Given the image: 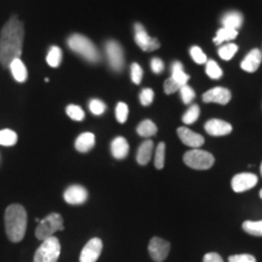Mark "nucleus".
Here are the masks:
<instances>
[{
    "label": "nucleus",
    "instance_id": "f257e3e1",
    "mask_svg": "<svg viewBox=\"0 0 262 262\" xmlns=\"http://www.w3.org/2000/svg\"><path fill=\"white\" fill-rule=\"evenodd\" d=\"M25 39V27L14 16L4 25L0 32V63L9 67L10 63L22 55Z\"/></svg>",
    "mask_w": 262,
    "mask_h": 262
},
{
    "label": "nucleus",
    "instance_id": "f03ea898",
    "mask_svg": "<svg viewBox=\"0 0 262 262\" xmlns=\"http://www.w3.org/2000/svg\"><path fill=\"white\" fill-rule=\"evenodd\" d=\"M5 231L12 243H18L25 238L27 229V211L22 205L11 204L5 210Z\"/></svg>",
    "mask_w": 262,
    "mask_h": 262
},
{
    "label": "nucleus",
    "instance_id": "7ed1b4c3",
    "mask_svg": "<svg viewBox=\"0 0 262 262\" xmlns=\"http://www.w3.org/2000/svg\"><path fill=\"white\" fill-rule=\"evenodd\" d=\"M67 44L72 51H74L75 54H78L79 56L85 58L88 62L97 63V62L101 60V55L100 52H98L97 48L95 47L94 42L91 41L89 38L85 37V35H71V37L68 38Z\"/></svg>",
    "mask_w": 262,
    "mask_h": 262
},
{
    "label": "nucleus",
    "instance_id": "20e7f679",
    "mask_svg": "<svg viewBox=\"0 0 262 262\" xmlns=\"http://www.w3.org/2000/svg\"><path fill=\"white\" fill-rule=\"evenodd\" d=\"M63 219L60 214L57 212H51L50 215H48L47 217L42 219L41 221H39V225L37 229H35V237L39 241L44 242L45 239L50 238L54 235L55 232L57 231H63Z\"/></svg>",
    "mask_w": 262,
    "mask_h": 262
},
{
    "label": "nucleus",
    "instance_id": "39448f33",
    "mask_svg": "<svg viewBox=\"0 0 262 262\" xmlns=\"http://www.w3.org/2000/svg\"><path fill=\"white\" fill-rule=\"evenodd\" d=\"M61 254V244L56 237L45 239L37 249L33 262H57Z\"/></svg>",
    "mask_w": 262,
    "mask_h": 262
},
{
    "label": "nucleus",
    "instance_id": "423d86ee",
    "mask_svg": "<svg viewBox=\"0 0 262 262\" xmlns=\"http://www.w3.org/2000/svg\"><path fill=\"white\" fill-rule=\"evenodd\" d=\"M183 162L192 169L208 170L214 165L215 158L211 153L206 152V150L193 148L183 156Z\"/></svg>",
    "mask_w": 262,
    "mask_h": 262
},
{
    "label": "nucleus",
    "instance_id": "0eeeda50",
    "mask_svg": "<svg viewBox=\"0 0 262 262\" xmlns=\"http://www.w3.org/2000/svg\"><path fill=\"white\" fill-rule=\"evenodd\" d=\"M106 55L111 68L114 72H122L125 66L122 45L116 40H108L106 42Z\"/></svg>",
    "mask_w": 262,
    "mask_h": 262
},
{
    "label": "nucleus",
    "instance_id": "6e6552de",
    "mask_svg": "<svg viewBox=\"0 0 262 262\" xmlns=\"http://www.w3.org/2000/svg\"><path fill=\"white\" fill-rule=\"evenodd\" d=\"M135 42L143 51H155L160 48L158 39L149 37L145 27L141 24H135Z\"/></svg>",
    "mask_w": 262,
    "mask_h": 262
},
{
    "label": "nucleus",
    "instance_id": "1a4fd4ad",
    "mask_svg": "<svg viewBox=\"0 0 262 262\" xmlns=\"http://www.w3.org/2000/svg\"><path fill=\"white\" fill-rule=\"evenodd\" d=\"M170 251V243L166 242L165 239L159 237H155L150 239L148 245V253L149 256L152 257L153 261L162 262L168 257Z\"/></svg>",
    "mask_w": 262,
    "mask_h": 262
},
{
    "label": "nucleus",
    "instance_id": "9d476101",
    "mask_svg": "<svg viewBox=\"0 0 262 262\" xmlns=\"http://www.w3.org/2000/svg\"><path fill=\"white\" fill-rule=\"evenodd\" d=\"M102 251V241L100 238H93L85 244L80 253L79 262H96Z\"/></svg>",
    "mask_w": 262,
    "mask_h": 262
},
{
    "label": "nucleus",
    "instance_id": "9b49d317",
    "mask_svg": "<svg viewBox=\"0 0 262 262\" xmlns=\"http://www.w3.org/2000/svg\"><path fill=\"white\" fill-rule=\"evenodd\" d=\"M257 183V176L251 172H242L235 175L232 179V188L234 192L242 193L245 191H249L253 187H255Z\"/></svg>",
    "mask_w": 262,
    "mask_h": 262
},
{
    "label": "nucleus",
    "instance_id": "f8f14e48",
    "mask_svg": "<svg viewBox=\"0 0 262 262\" xmlns=\"http://www.w3.org/2000/svg\"><path fill=\"white\" fill-rule=\"evenodd\" d=\"M88 196H89V193H88L86 188H84L80 185L70 186V187L66 189L63 194L66 203L71 205L84 204L88 201Z\"/></svg>",
    "mask_w": 262,
    "mask_h": 262
},
{
    "label": "nucleus",
    "instance_id": "ddd939ff",
    "mask_svg": "<svg viewBox=\"0 0 262 262\" xmlns=\"http://www.w3.org/2000/svg\"><path fill=\"white\" fill-rule=\"evenodd\" d=\"M231 91L226 88H214L203 95V101L205 103H219V104H227L231 101Z\"/></svg>",
    "mask_w": 262,
    "mask_h": 262
},
{
    "label": "nucleus",
    "instance_id": "4468645a",
    "mask_svg": "<svg viewBox=\"0 0 262 262\" xmlns=\"http://www.w3.org/2000/svg\"><path fill=\"white\" fill-rule=\"evenodd\" d=\"M178 135L183 145L192 147V148H199V147L204 145V137L185 126L179 127Z\"/></svg>",
    "mask_w": 262,
    "mask_h": 262
},
{
    "label": "nucleus",
    "instance_id": "2eb2a0df",
    "mask_svg": "<svg viewBox=\"0 0 262 262\" xmlns=\"http://www.w3.org/2000/svg\"><path fill=\"white\" fill-rule=\"evenodd\" d=\"M204 129L211 136H225L232 133L231 124L220 119H210L205 123Z\"/></svg>",
    "mask_w": 262,
    "mask_h": 262
},
{
    "label": "nucleus",
    "instance_id": "dca6fc26",
    "mask_svg": "<svg viewBox=\"0 0 262 262\" xmlns=\"http://www.w3.org/2000/svg\"><path fill=\"white\" fill-rule=\"evenodd\" d=\"M262 61V52L258 49H253L245 58L242 61L241 67L242 70L248 72V73H254L258 70Z\"/></svg>",
    "mask_w": 262,
    "mask_h": 262
},
{
    "label": "nucleus",
    "instance_id": "f3484780",
    "mask_svg": "<svg viewBox=\"0 0 262 262\" xmlns=\"http://www.w3.org/2000/svg\"><path fill=\"white\" fill-rule=\"evenodd\" d=\"M243 22L244 17L239 11H228L221 18V25L224 26V28L234 29V31H238L243 26Z\"/></svg>",
    "mask_w": 262,
    "mask_h": 262
},
{
    "label": "nucleus",
    "instance_id": "a211bd4d",
    "mask_svg": "<svg viewBox=\"0 0 262 262\" xmlns=\"http://www.w3.org/2000/svg\"><path fill=\"white\" fill-rule=\"evenodd\" d=\"M111 152L116 159H124L129 155V143L124 137H116L111 145Z\"/></svg>",
    "mask_w": 262,
    "mask_h": 262
},
{
    "label": "nucleus",
    "instance_id": "6ab92c4d",
    "mask_svg": "<svg viewBox=\"0 0 262 262\" xmlns=\"http://www.w3.org/2000/svg\"><path fill=\"white\" fill-rule=\"evenodd\" d=\"M95 146V135L91 133H83L75 140V149L80 153H86Z\"/></svg>",
    "mask_w": 262,
    "mask_h": 262
},
{
    "label": "nucleus",
    "instance_id": "aec40b11",
    "mask_svg": "<svg viewBox=\"0 0 262 262\" xmlns=\"http://www.w3.org/2000/svg\"><path fill=\"white\" fill-rule=\"evenodd\" d=\"M152 153H153V141L150 140H146L145 142L141 143V146L137 149V155H136V160L140 165H146L148 164V162L152 158Z\"/></svg>",
    "mask_w": 262,
    "mask_h": 262
},
{
    "label": "nucleus",
    "instance_id": "412c9836",
    "mask_svg": "<svg viewBox=\"0 0 262 262\" xmlns=\"http://www.w3.org/2000/svg\"><path fill=\"white\" fill-rule=\"evenodd\" d=\"M9 67L10 70H11V73L14 75L16 81H18V83H25V81L27 80L28 72L25 63L21 61V58H16V60H14L10 63Z\"/></svg>",
    "mask_w": 262,
    "mask_h": 262
},
{
    "label": "nucleus",
    "instance_id": "4be33fe9",
    "mask_svg": "<svg viewBox=\"0 0 262 262\" xmlns=\"http://www.w3.org/2000/svg\"><path fill=\"white\" fill-rule=\"evenodd\" d=\"M171 78L178 83L180 86L187 84L189 75L183 71V66L181 62H173L171 67Z\"/></svg>",
    "mask_w": 262,
    "mask_h": 262
},
{
    "label": "nucleus",
    "instance_id": "5701e85b",
    "mask_svg": "<svg viewBox=\"0 0 262 262\" xmlns=\"http://www.w3.org/2000/svg\"><path fill=\"white\" fill-rule=\"evenodd\" d=\"M238 37V31H234V29L229 28H220L217 32H216V35L214 38V41L216 45H222L226 41L233 40Z\"/></svg>",
    "mask_w": 262,
    "mask_h": 262
},
{
    "label": "nucleus",
    "instance_id": "b1692460",
    "mask_svg": "<svg viewBox=\"0 0 262 262\" xmlns=\"http://www.w3.org/2000/svg\"><path fill=\"white\" fill-rule=\"evenodd\" d=\"M157 131H158V127H157V125L152 120L148 119L141 122L140 125L137 126V134L142 137H147V139L150 136H155Z\"/></svg>",
    "mask_w": 262,
    "mask_h": 262
},
{
    "label": "nucleus",
    "instance_id": "393cba45",
    "mask_svg": "<svg viewBox=\"0 0 262 262\" xmlns=\"http://www.w3.org/2000/svg\"><path fill=\"white\" fill-rule=\"evenodd\" d=\"M62 61V50L58 47H51L48 52L47 62L52 68H57L61 64Z\"/></svg>",
    "mask_w": 262,
    "mask_h": 262
},
{
    "label": "nucleus",
    "instance_id": "a878e982",
    "mask_svg": "<svg viewBox=\"0 0 262 262\" xmlns=\"http://www.w3.org/2000/svg\"><path fill=\"white\" fill-rule=\"evenodd\" d=\"M17 142V134L10 129H4L0 131V145L10 147L15 146Z\"/></svg>",
    "mask_w": 262,
    "mask_h": 262
},
{
    "label": "nucleus",
    "instance_id": "bb28decb",
    "mask_svg": "<svg viewBox=\"0 0 262 262\" xmlns=\"http://www.w3.org/2000/svg\"><path fill=\"white\" fill-rule=\"evenodd\" d=\"M237 51H238V45L228 42V44L221 45V47L219 48V56H220L222 60L229 61L234 56Z\"/></svg>",
    "mask_w": 262,
    "mask_h": 262
},
{
    "label": "nucleus",
    "instance_id": "cd10ccee",
    "mask_svg": "<svg viewBox=\"0 0 262 262\" xmlns=\"http://www.w3.org/2000/svg\"><path fill=\"white\" fill-rule=\"evenodd\" d=\"M243 229L248 234L255 237H262V220L261 221H245Z\"/></svg>",
    "mask_w": 262,
    "mask_h": 262
},
{
    "label": "nucleus",
    "instance_id": "c85d7f7f",
    "mask_svg": "<svg viewBox=\"0 0 262 262\" xmlns=\"http://www.w3.org/2000/svg\"><path fill=\"white\" fill-rule=\"evenodd\" d=\"M199 114H201L199 106H196V104H191L188 110L186 111V113L183 114L182 122L185 124H187V125L188 124H193L195 120H198Z\"/></svg>",
    "mask_w": 262,
    "mask_h": 262
},
{
    "label": "nucleus",
    "instance_id": "c756f323",
    "mask_svg": "<svg viewBox=\"0 0 262 262\" xmlns=\"http://www.w3.org/2000/svg\"><path fill=\"white\" fill-rule=\"evenodd\" d=\"M206 74L211 78V79H220L222 77V70L220 66L216 63L215 61L208 60L206 61V68H205Z\"/></svg>",
    "mask_w": 262,
    "mask_h": 262
},
{
    "label": "nucleus",
    "instance_id": "7c9ffc66",
    "mask_svg": "<svg viewBox=\"0 0 262 262\" xmlns=\"http://www.w3.org/2000/svg\"><path fill=\"white\" fill-rule=\"evenodd\" d=\"M66 113H67V116L70 117L71 119L75 120V122H80V120H83L85 118L84 111L81 110V107L77 106V104H70V106H67V108H66Z\"/></svg>",
    "mask_w": 262,
    "mask_h": 262
},
{
    "label": "nucleus",
    "instance_id": "2f4dec72",
    "mask_svg": "<svg viewBox=\"0 0 262 262\" xmlns=\"http://www.w3.org/2000/svg\"><path fill=\"white\" fill-rule=\"evenodd\" d=\"M165 163V143L160 142L156 149L155 155V166L157 169H163Z\"/></svg>",
    "mask_w": 262,
    "mask_h": 262
},
{
    "label": "nucleus",
    "instance_id": "473e14b6",
    "mask_svg": "<svg viewBox=\"0 0 262 262\" xmlns=\"http://www.w3.org/2000/svg\"><path fill=\"white\" fill-rule=\"evenodd\" d=\"M189 55H191L192 60L195 62V63L198 64H204L206 63V61H208V58H206V55L203 52V50L199 47H192L189 49Z\"/></svg>",
    "mask_w": 262,
    "mask_h": 262
},
{
    "label": "nucleus",
    "instance_id": "72a5a7b5",
    "mask_svg": "<svg viewBox=\"0 0 262 262\" xmlns=\"http://www.w3.org/2000/svg\"><path fill=\"white\" fill-rule=\"evenodd\" d=\"M179 91H180V95H181V100L183 103L189 104L193 100H194V97H195L194 90H193L191 86H188L187 84L180 88Z\"/></svg>",
    "mask_w": 262,
    "mask_h": 262
},
{
    "label": "nucleus",
    "instance_id": "f704fd0d",
    "mask_svg": "<svg viewBox=\"0 0 262 262\" xmlns=\"http://www.w3.org/2000/svg\"><path fill=\"white\" fill-rule=\"evenodd\" d=\"M129 116V107L125 102H118L116 107V118L119 123H125Z\"/></svg>",
    "mask_w": 262,
    "mask_h": 262
},
{
    "label": "nucleus",
    "instance_id": "c9c22d12",
    "mask_svg": "<svg viewBox=\"0 0 262 262\" xmlns=\"http://www.w3.org/2000/svg\"><path fill=\"white\" fill-rule=\"evenodd\" d=\"M89 108L95 116H101V114L104 113V111H106L107 107L101 100H96V98H94V100L90 101Z\"/></svg>",
    "mask_w": 262,
    "mask_h": 262
},
{
    "label": "nucleus",
    "instance_id": "e433bc0d",
    "mask_svg": "<svg viewBox=\"0 0 262 262\" xmlns=\"http://www.w3.org/2000/svg\"><path fill=\"white\" fill-rule=\"evenodd\" d=\"M130 73H131V80H133V83L139 85L141 83V80H142V75H143V71L142 68H141V66L139 63L131 64Z\"/></svg>",
    "mask_w": 262,
    "mask_h": 262
},
{
    "label": "nucleus",
    "instance_id": "4c0bfd02",
    "mask_svg": "<svg viewBox=\"0 0 262 262\" xmlns=\"http://www.w3.org/2000/svg\"><path fill=\"white\" fill-rule=\"evenodd\" d=\"M155 100V93L152 89H143L140 94V101L142 106H149Z\"/></svg>",
    "mask_w": 262,
    "mask_h": 262
},
{
    "label": "nucleus",
    "instance_id": "58836bf2",
    "mask_svg": "<svg viewBox=\"0 0 262 262\" xmlns=\"http://www.w3.org/2000/svg\"><path fill=\"white\" fill-rule=\"evenodd\" d=\"M180 88L181 86H180V85L176 83L171 77H170L169 79H166L165 83H164V91H165V94L168 95H171L173 93H176V91H179Z\"/></svg>",
    "mask_w": 262,
    "mask_h": 262
},
{
    "label": "nucleus",
    "instance_id": "ea45409f",
    "mask_svg": "<svg viewBox=\"0 0 262 262\" xmlns=\"http://www.w3.org/2000/svg\"><path fill=\"white\" fill-rule=\"evenodd\" d=\"M228 262H256V258L250 254L232 255L228 257Z\"/></svg>",
    "mask_w": 262,
    "mask_h": 262
},
{
    "label": "nucleus",
    "instance_id": "a19ab883",
    "mask_svg": "<svg viewBox=\"0 0 262 262\" xmlns=\"http://www.w3.org/2000/svg\"><path fill=\"white\" fill-rule=\"evenodd\" d=\"M150 68H152L153 73L156 74L162 73L164 71V62L158 57L152 58V61H150Z\"/></svg>",
    "mask_w": 262,
    "mask_h": 262
},
{
    "label": "nucleus",
    "instance_id": "79ce46f5",
    "mask_svg": "<svg viewBox=\"0 0 262 262\" xmlns=\"http://www.w3.org/2000/svg\"><path fill=\"white\" fill-rule=\"evenodd\" d=\"M203 262H224V260H222V257L219 254L209 253L205 254L204 258H203Z\"/></svg>",
    "mask_w": 262,
    "mask_h": 262
},
{
    "label": "nucleus",
    "instance_id": "37998d69",
    "mask_svg": "<svg viewBox=\"0 0 262 262\" xmlns=\"http://www.w3.org/2000/svg\"><path fill=\"white\" fill-rule=\"evenodd\" d=\"M260 196H261V199H262V189L260 191Z\"/></svg>",
    "mask_w": 262,
    "mask_h": 262
},
{
    "label": "nucleus",
    "instance_id": "c03bdc74",
    "mask_svg": "<svg viewBox=\"0 0 262 262\" xmlns=\"http://www.w3.org/2000/svg\"><path fill=\"white\" fill-rule=\"evenodd\" d=\"M261 175H262V164H261Z\"/></svg>",
    "mask_w": 262,
    "mask_h": 262
}]
</instances>
